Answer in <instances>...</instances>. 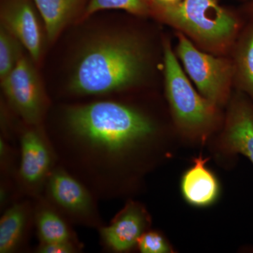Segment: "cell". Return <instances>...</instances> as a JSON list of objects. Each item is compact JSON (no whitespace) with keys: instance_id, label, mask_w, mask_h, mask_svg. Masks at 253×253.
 I'll return each instance as SVG.
<instances>
[{"instance_id":"1","label":"cell","mask_w":253,"mask_h":253,"mask_svg":"<svg viewBox=\"0 0 253 253\" xmlns=\"http://www.w3.org/2000/svg\"><path fill=\"white\" fill-rule=\"evenodd\" d=\"M61 119L60 130L49 136L59 165L97 199L119 195L128 163L157 132L149 116L115 101L66 106Z\"/></svg>"},{"instance_id":"2","label":"cell","mask_w":253,"mask_h":253,"mask_svg":"<svg viewBox=\"0 0 253 253\" xmlns=\"http://www.w3.org/2000/svg\"><path fill=\"white\" fill-rule=\"evenodd\" d=\"M147 66V53L137 38L126 33H105L80 51L68 89L79 96L126 90L142 81Z\"/></svg>"},{"instance_id":"3","label":"cell","mask_w":253,"mask_h":253,"mask_svg":"<svg viewBox=\"0 0 253 253\" xmlns=\"http://www.w3.org/2000/svg\"><path fill=\"white\" fill-rule=\"evenodd\" d=\"M151 14L182 33L199 49L217 56L231 53L246 22L244 16L221 6L217 0H181L151 6Z\"/></svg>"},{"instance_id":"4","label":"cell","mask_w":253,"mask_h":253,"mask_svg":"<svg viewBox=\"0 0 253 253\" xmlns=\"http://www.w3.org/2000/svg\"><path fill=\"white\" fill-rule=\"evenodd\" d=\"M163 46L166 96L174 122L190 138L206 139L219 124V106L195 90L169 40H164Z\"/></svg>"},{"instance_id":"5","label":"cell","mask_w":253,"mask_h":253,"mask_svg":"<svg viewBox=\"0 0 253 253\" xmlns=\"http://www.w3.org/2000/svg\"><path fill=\"white\" fill-rule=\"evenodd\" d=\"M176 37V56L199 92L219 107L229 102L234 87L231 58L203 51L179 32Z\"/></svg>"},{"instance_id":"6","label":"cell","mask_w":253,"mask_h":253,"mask_svg":"<svg viewBox=\"0 0 253 253\" xmlns=\"http://www.w3.org/2000/svg\"><path fill=\"white\" fill-rule=\"evenodd\" d=\"M26 126L20 131L21 158L14 181L20 194L36 199L44 192L46 181L59 162L42 125Z\"/></svg>"},{"instance_id":"7","label":"cell","mask_w":253,"mask_h":253,"mask_svg":"<svg viewBox=\"0 0 253 253\" xmlns=\"http://www.w3.org/2000/svg\"><path fill=\"white\" fill-rule=\"evenodd\" d=\"M44 197L71 224L99 229L103 226L96 196L58 164L46 181Z\"/></svg>"},{"instance_id":"8","label":"cell","mask_w":253,"mask_h":253,"mask_svg":"<svg viewBox=\"0 0 253 253\" xmlns=\"http://www.w3.org/2000/svg\"><path fill=\"white\" fill-rule=\"evenodd\" d=\"M33 61L23 54L12 71L1 80V86L8 104L25 124L38 126L47 111L48 99Z\"/></svg>"},{"instance_id":"9","label":"cell","mask_w":253,"mask_h":253,"mask_svg":"<svg viewBox=\"0 0 253 253\" xmlns=\"http://www.w3.org/2000/svg\"><path fill=\"white\" fill-rule=\"evenodd\" d=\"M219 146L229 155L241 154L253 165V102L244 93H232Z\"/></svg>"},{"instance_id":"10","label":"cell","mask_w":253,"mask_h":253,"mask_svg":"<svg viewBox=\"0 0 253 253\" xmlns=\"http://www.w3.org/2000/svg\"><path fill=\"white\" fill-rule=\"evenodd\" d=\"M151 218L140 203L129 201L109 225L99 229L100 239L106 249L126 253L136 247L138 240L149 230Z\"/></svg>"},{"instance_id":"11","label":"cell","mask_w":253,"mask_h":253,"mask_svg":"<svg viewBox=\"0 0 253 253\" xmlns=\"http://www.w3.org/2000/svg\"><path fill=\"white\" fill-rule=\"evenodd\" d=\"M1 25L21 43L35 63L41 59L44 36L29 0H10L1 11Z\"/></svg>"},{"instance_id":"12","label":"cell","mask_w":253,"mask_h":253,"mask_svg":"<svg viewBox=\"0 0 253 253\" xmlns=\"http://www.w3.org/2000/svg\"><path fill=\"white\" fill-rule=\"evenodd\" d=\"M34 224V205L16 201L5 210L0 219V253H14L23 247Z\"/></svg>"},{"instance_id":"13","label":"cell","mask_w":253,"mask_h":253,"mask_svg":"<svg viewBox=\"0 0 253 253\" xmlns=\"http://www.w3.org/2000/svg\"><path fill=\"white\" fill-rule=\"evenodd\" d=\"M202 156L195 158L194 165L184 172L181 191L184 200L195 207H208L217 201L220 193L219 181L206 165Z\"/></svg>"},{"instance_id":"14","label":"cell","mask_w":253,"mask_h":253,"mask_svg":"<svg viewBox=\"0 0 253 253\" xmlns=\"http://www.w3.org/2000/svg\"><path fill=\"white\" fill-rule=\"evenodd\" d=\"M34 205V225L40 243L73 242L81 244L71 223L42 195Z\"/></svg>"},{"instance_id":"15","label":"cell","mask_w":253,"mask_h":253,"mask_svg":"<svg viewBox=\"0 0 253 253\" xmlns=\"http://www.w3.org/2000/svg\"><path fill=\"white\" fill-rule=\"evenodd\" d=\"M234 87L253 102V19H247L230 53Z\"/></svg>"},{"instance_id":"16","label":"cell","mask_w":253,"mask_h":253,"mask_svg":"<svg viewBox=\"0 0 253 253\" xmlns=\"http://www.w3.org/2000/svg\"><path fill=\"white\" fill-rule=\"evenodd\" d=\"M41 14L49 41L54 42L76 16L81 0H32Z\"/></svg>"},{"instance_id":"17","label":"cell","mask_w":253,"mask_h":253,"mask_svg":"<svg viewBox=\"0 0 253 253\" xmlns=\"http://www.w3.org/2000/svg\"><path fill=\"white\" fill-rule=\"evenodd\" d=\"M106 9H122L137 16L151 14L147 0H89L82 18L86 19L96 11Z\"/></svg>"},{"instance_id":"18","label":"cell","mask_w":253,"mask_h":253,"mask_svg":"<svg viewBox=\"0 0 253 253\" xmlns=\"http://www.w3.org/2000/svg\"><path fill=\"white\" fill-rule=\"evenodd\" d=\"M22 44L10 32L0 28V79L6 77L23 56Z\"/></svg>"},{"instance_id":"19","label":"cell","mask_w":253,"mask_h":253,"mask_svg":"<svg viewBox=\"0 0 253 253\" xmlns=\"http://www.w3.org/2000/svg\"><path fill=\"white\" fill-rule=\"evenodd\" d=\"M136 247L142 253H172V248L168 240L156 231H147L137 241Z\"/></svg>"},{"instance_id":"20","label":"cell","mask_w":253,"mask_h":253,"mask_svg":"<svg viewBox=\"0 0 253 253\" xmlns=\"http://www.w3.org/2000/svg\"><path fill=\"white\" fill-rule=\"evenodd\" d=\"M15 154L12 149L10 147L4 138H0V162H1V172L4 178L11 179L13 176H16V171L14 170V163Z\"/></svg>"},{"instance_id":"21","label":"cell","mask_w":253,"mask_h":253,"mask_svg":"<svg viewBox=\"0 0 253 253\" xmlns=\"http://www.w3.org/2000/svg\"><path fill=\"white\" fill-rule=\"evenodd\" d=\"M82 244L73 242L40 243L38 253H76L82 251Z\"/></svg>"},{"instance_id":"22","label":"cell","mask_w":253,"mask_h":253,"mask_svg":"<svg viewBox=\"0 0 253 253\" xmlns=\"http://www.w3.org/2000/svg\"><path fill=\"white\" fill-rule=\"evenodd\" d=\"M247 4L243 9V14L246 19H253V0H247Z\"/></svg>"},{"instance_id":"23","label":"cell","mask_w":253,"mask_h":253,"mask_svg":"<svg viewBox=\"0 0 253 253\" xmlns=\"http://www.w3.org/2000/svg\"><path fill=\"white\" fill-rule=\"evenodd\" d=\"M181 0H147L150 5V7L152 5L156 4H172L179 2Z\"/></svg>"}]
</instances>
